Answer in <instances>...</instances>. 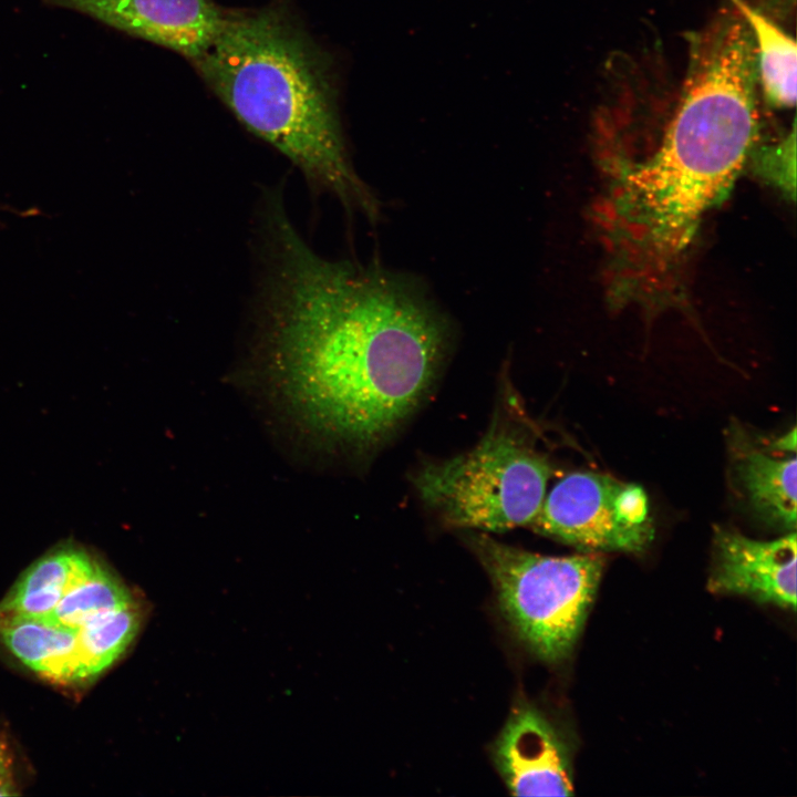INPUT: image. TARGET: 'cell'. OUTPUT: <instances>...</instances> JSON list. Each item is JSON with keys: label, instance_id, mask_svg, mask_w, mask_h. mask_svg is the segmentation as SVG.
Here are the masks:
<instances>
[{"label": "cell", "instance_id": "6da1fadb", "mask_svg": "<svg viewBox=\"0 0 797 797\" xmlns=\"http://www.w3.org/2000/svg\"><path fill=\"white\" fill-rule=\"evenodd\" d=\"M269 363L294 412L354 446L387 437L422 402L451 328L424 290L380 266L331 261L270 215Z\"/></svg>", "mask_w": 797, "mask_h": 797}, {"label": "cell", "instance_id": "9a60e30c", "mask_svg": "<svg viewBox=\"0 0 797 797\" xmlns=\"http://www.w3.org/2000/svg\"><path fill=\"white\" fill-rule=\"evenodd\" d=\"M133 601L124 584L100 562L72 587L54 610L44 617L56 624L79 630L94 617Z\"/></svg>", "mask_w": 797, "mask_h": 797}, {"label": "cell", "instance_id": "ac0fdd59", "mask_svg": "<svg viewBox=\"0 0 797 797\" xmlns=\"http://www.w3.org/2000/svg\"><path fill=\"white\" fill-rule=\"evenodd\" d=\"M0 210L9 211V213H10V211H12V206L7 205V204L0 205ZM0 227H2L1 221H0Z\"/></svg>", "mask_w": 797, "mask_h": 797}, {"label": "cell", "instance_id": "8fae6325", "mask_svg": "<svg viewBox=\"0 0 797 797\" xmlns=\"http://www.w3.org/2000/svg\"><path fill=\"white\" fill-rule=\"evenodd\" d=\"M734 463V478L744 500L762 520L796 531V457H776L749 447Z\"/></svg>", "mask_w": 797, "mask_h": 797}, {"label": "cell", "instance_id": "2e32d148", "mask_svg": "<svg viewBox=\"0 0 797 797\" xmlns=\"http://www.w3.org/2000/svg\"><path fill=\"white\" fill-rule=\"evenodd\" d=\"M795 149V133L790 134L779 146L770 152L765 157V169L768 175L772 176L782 187L794 192V184L789 182V178L795 182L794 174L789 173V154Z\"/></svg>", "mask_w": 797, "mask_h": 797}, {"label": "cell", "instance_id": "52a82bcc", "mask_svg": "<svg viewBox=\"0 0 797 797\" xmlns=\"http://www.w3.org/2000/svg\"><path fill=\"white\" fill-rule=\"evenodd\" d=\"M182 54L201 56L220 32L226 12L213 0H42Z\"/></svg>", "mask_w": 797, "mask_h": 797}, {"label": "cell", "instance_id": "5b68a950", "mask_svg": "<svg viewBox=\"0 0 797 797\" xmlns=\"http://www.w3.org/2000/svg\"><path fill=\"white\" fill-rule=\"evenodd\" d=\"M468 540L518 640L548 663L569 656L602 576L600 552L544 556L499 542L482 531Z\"/></svg>", "mask_w": 797, "mask_h": 797}, {"label": "cell", "instance_id": "ba28073f", "mask_svg": "<svg viewBox=\"0 0 797 797\" xmlns=\"http://www.w3.org/2000/svg\"><path fill=\"white\" fill-rule=\"evenodd\" d=\"M796 542V531L774 540H756L715 527L708 590L795 611Z\"/></svg>", "mask_w": 797, "mask_h": 797}, {"label": "cell", "instance_id": "30bf717a", "mask_svg": "<svg viewBox=\"0 0 797 797\" xmlns=\"http://www.w3.org/2000/svg\"><path fill=\"white\" fill-rule=\"evenodd\" d=\"M0 640L27 667L56 683L84 681L77 630L46 618L0 613Z\"/></svg>", "mask_w": 797, "mask_h": 797}, {"label": "cell", "instance_id": "e0dca14e", "mask_svg": "<svg viewBox=\"0 0 797 797\" xmlns=\"http://www.w3.org/2000/svg\"><path fill=\"white\" fill-rule=\"evenodd\" d=\"M11 762L6 745L0 741V796L13 795Z\"/></svg>", "mask_w": 797, "mask_h": 797}, {"label": "cell", "instance_id": "9c48e42d", "mask_svg": "<svg viewBox=\"0 0 797 797\" xmlns=\"http://www.w3.org/2000/svg\"><path fill=\"white\" fill-rule=\"evenodd\" d=\"M494 762L511 795L569 796L573 784L565 743L532 705L520 702L493 747Z\"/></svg>", "mask_w": 797, "mask_h": 797}, {"label": "cell", "instance_id": "5bb4252c", "mask_svg": "<svg viewBox=\"0 0 797 797\" xmlns=\"http://www.w3.org/2000/svg\"><path fill=\"white\" fill-rule=\"evenodd\" d=\"M142 620L133 600L99 614L77 630V651L84 681L108 667L131 644Z\"/></svg>", "mask_w": 797, "mask_h": 797}, {"label": "cell", "instance_id": "4fadbf2b", "mask_svg": "<svg viewBox=\"0 0 797 797\" xmlns=\"http://www.w3.org/2000/svg\"><path fill=\"white\" fill-rule=\"evenodd\" d=\"M751 29L756 56L758 87L772 106L793 107L796 103L797 50L787 34L764 12L738 0Z\"/></svg>", "mask_w": 797, "mask_h": 797}, {"label": "cell", "instance_id": "3957f363", "mask_svg": "<svg viewBox=\"0 0 797 797\" xmlns=\"http://www.w3.org/2000/svg\"><path fill=\"white\" fill-rule=\"evenodd\" d=\"M753 55L726 41L689 50L680 101L655 154L628 176L620 213L658 257L680 252L732 186L758 134Z\"/></svg>", "mask_w": 797, "mask_h": 797}, {"label": "cell", "instance_id": "7a4b0ae2", "mask_svg": "<svg viewBox=\"0 0 797 797\" xmlns=\"http://www.w3.org/2000/svg\"><path fill=\"white\" fill-rule=\"evenodd\" d=\"M193 63L238 121L312 185L348 209L377 217L379 204L348 155L332 62L287 7L227 11L217 38Z\"/></svg>", "mask_w": 797, "mask_h": 797}, {"label": "cell", "instance_id": "277c9868", "mask_svg": "<svg viewBox=\"0 0 797 797\" xmlns=\"http://www.w3.org/2000/svg\"><path fill=\"white\" fill-rule=\"evenodd\" d=\"M551 473L522 434L495 423L468 452L424 464L415 486L449 527L503 532L530 526Z\"/></svg>", "mask_w": 797, "mask_h": 797}, {"label": "cell", "instance_id": "8992f818", "mask_svg": "<svg viewBox=\"0 0 797 797\" xmlns=\"http://www.w3.org/2000/svg\"><path fill=\"white\" fill-rule=\"evenodd\" d=\"M535 531L586 551L641 552L654 527L644 489L612 476L575 472L546 494Z\"/></svg>", "mask_w": 797, "mask_h": 797}, {"label": "cell", "instance_id": "7c38bea8", "mask_svg": "<svg viewBox=\"0 0 797 797\" xmlns=\"http://www.w3.org/2000/svg\"><path fill=\"white\" fill-rule=\"evenodd\" d=\"M97 560L85 549L63 545L34 561L0 602L1 614L44 618L62 597L89 576Z\"/></svg>", "mask_w": 797, "mask_h": 797}]
</instances>
